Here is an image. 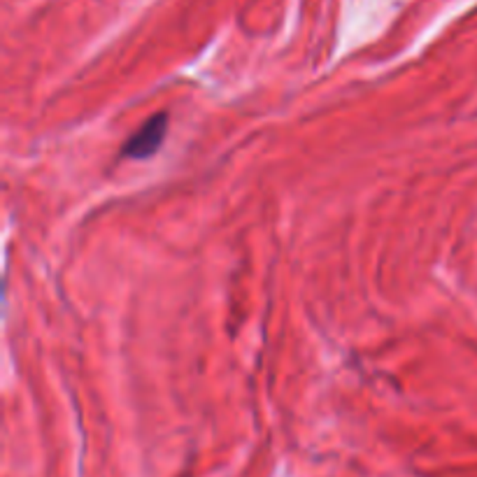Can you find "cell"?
Here are the masks:
<instances>
[{"label": "cell", "instance_id": "cell-1", "mask_svg": "<svg viewBox=\"0 0 477 477\" xmlns=\"http://www.w3.org/2000/svg\"><path fill=\"white\" fill-rule=\"evenodd\" d=\"M166 129H168V114H157L154 119L147 121L136 136L126 142L124 154L130 158H149L152 154H157V149L161 147Z\"/></svg>", "mask_w": 477, "mask_h": 477}]
</instances>
